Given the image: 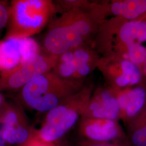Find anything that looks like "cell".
Listing matches in <instances>:
<instances>
[{"label": "cell", "instance_id": "ffe728a7", "mask_svg": "<svg viewBox=\"0 0 146 146\" xmlns=\"http://www.w3.org/2000/svg\"><path fill=\"white\" fill-rule=\"evenodd\" d=\"M9 103L7 102L5 98L0 92V122L5 114Z\"/></svg>", "mask_w": 146, "mask_h": 146}, {"label": "cell", "instance_id": "44dd1931", "mask_svg": "<svg viewBox=\"0 0 146 146\" xmlns=\"http://www.w3.org/2000/svg\"><path fill=\"white\" fill-rule=\"evenodd\" d=\"M141 67L142 75L145 76V77L146 78V58H145L144 62L142 63V64Z\"/></svg>", "mask_w": 146, "mask_h": 146}, {"label": "cell", "instance_id": "e0dca14e", "mask_svg": "<svg viewBox=\"0 0 146 146\" xmlns=\"http://www.w3.org/2000/svg\"><path fill=\"white\" fill-rule=\"evenodd\" d=\"M72 146H131L128 140L114 142H94L80 139Z\"/></svg>", "mask_w": 146, "mask_h": 146}, {"label": "cell", "instance_id": "9c48e42d", "mask_svg": "<svg viewBox=\"0 0 146 146\" xmlns=\"http://www.w3.org/2000/svg\"><path fill=\"white\" fill-rule=\"evenodd\" d=\"M2 137L10 146H23L35 134L36 129L29 125L20 104H9L0 122Z\"/></svg>", "mask_w": 146, "mask_h": 146}, {"label": "cell", "instance_id": "6da1fadb", "mask_svg": "<svg viewBox=\"0 0 146 146\" xmlns=\"http://www.w3.org/2000/svg\"><path fill=\"white\" fill-rule=\"evenodd\" d=\"M62 14L49 23L42 40V50L59 56L87 46L103 22L104 7L81 1L54 2Z\"/></svg>", "mask_w": 146, "mask_h": 146}, {"label": "cell", "instance_id": "8fae6325", "mask_svg": "<svg viewBox=\"0 0 146 146\" xmlns=\"http://www.w3.org/2000/svg\"><path fill=\"white\" fill-rule=\"evenodd\" d=\"M120 110L113 89L97 88L92 94L81 117L117 120Z\"/></svg>", "mask_w": 146, "mask_h": 146}, {"label": "cell", "instance_id": "4fadbf2b", "mask_svg": "<svg viewBox=\"0 0 146 146\" xmlns=\"http://www.w3.org/2000/svg\"><path fill=\"white\" fill-rule=\"evenodd\" d=\"M118 39L122 46L120 54L125 51L126 46L133 43L146 41V20L143 17L136 20L126 21L118 30Z\"/></svg>", "mask_w": 146, "mask_h": 146}, {"label": "cell", "instance_id": "3957f363", "mask_svg": "<svg viewBox=\"0 0 146 146\" xmlns=\"http://www.w3.org/2000/svg\"><path fill=\"white\" fill-rule=\"evenodd\" d=\"M93 92L92 85H84L55 108L48 111L35 136L48 142H58L78 123Z\"/></svg>", "mask_w": 146, "mask_h": 146}, {"label": "cell", "instance_id": "7402d4cb", "mask_svg": "<svg viewBox=\"0 0 146 146\" xmlns=\"http://www.w3.org/2000/svg\"><path fill=\"white\" fill-rule=\"evenodd\" d=\"M0 146H11L5 141V140L2 137L1 130H0Z\"/></svg>", "mask_w": 146, "mask_h": 146}, {"label": "cell", "instance_id": "7a4b0ae2", "mask_svg": "<svg viewBox=\"0 0 146 146\" xmlns=\"http://www.w3.org/2000/svg\"><path fill=\"white\" fill-rule=\"evenodd\" d=\"M84 84L58 76L52 70L34 78L20 89V104L32 110L47 113L75 94Z\"/></svg>", "mask_w": 146, "mask_h": 146}, {"label": "cell", "instance_id": "ba28073f", "mask_svg": "<svg viewBox=\"0 0 146 146\" xmlns=\"http://www.w3.org/2000/svg\"><path fill=\"white\" fill-rule=\"evenodd\" d=\"M98 67L114 89L137 86L143 77L140 67L116 55L100 58Z\"/></svg>", "mask_w": 146, "mask_h": 146}, {"label": "cell", "instance_id": "8992f818", "mask_svg": "<svg viewBox=\"0 0 146 146\" xmlns=\"http://www.w3.org/2000/svg\"><path fill=\"white\" fill-rule=\"evenodd\" d=\"M58 56L42 52L31 61L0 74V92L20 90L37 76L51 71Z\"/></svg>", "mask_w": 146, "mask_h": 146}, {"label": "cell", "instance_id": "5bb4252c", "mask_svg": "<svg viewBox=\"0 0 146 146\" xmlns=\"http://www.w3.org/2000/svg\"><path fill=\"white\" fill-rule=\"evenodd\" d=\"M110 11L126 21L136 20L146 13V0L116 1L110 5Z\"/></svg>", "mask_w": 146, "mask_h": 146}, {"label": "cell", "instance_id": "5b68a950", "mask_svg": "<svg viewBox=\"0 0 146 146\" xmlns=\"http://www.w3.org/2000/svg\"><path fill=\"white\" fill-rule=\"evenodd\" d=\"M99 60L94 50L87 46L80 47L59 55L52 71L64 80L84 84V79L98 67Z\"/></svg>", "mask_w": 146, "mask_h": 146}, {"label": "cell", "instance_id": "ac0fdd59", "mask_svg": "<svg viewBox=\"0 0 146 146\" xmlns=\"http://www.w3.org/2000/svg\"><path fill=\"white\" fill-rule=\"evenodd\" d=\"M9 8L5 2L0 1V30L5 27L9 19Z\"/></svg>", "mask_w": 146, "mask_h": 146}, {"label": "cell", "instance_id": "d6986e66", "mask_svg": "<svg viewBox=\"0 0 146 146\" xmlns=\"http://www.w3.org/2000/svg\"><path fill=\"white\" fill-rule=\"evenodd\" d=\"M23 146H61L58 142H48L43 141L36 137L35 135Z\"/></svg>", "mask_w": 146, "mask_h": 146}, {"label": "cell", "instance_id": "52a82bcc", "mask_svg": "<svg viewBox=\"0 0 146 146\" xmlns=\"http://www.w3.org/2000/svg\"><path fill=\"white\" fill-rule=\"evenodd\" d=\"M42 50L31 37L0 41V74L19 68L39 55Z\"/></svg>", "mask_w": 146, "mask_h": 146}, {"label": "cell", "instance_id": "7c38bea8", "mask_svg": "<svg viewBox=\"0 0 146 146\" xmlns=\"http://www.w3.org/2000/svg\"><path fill=\"white\" fill-rule=\"evenodd\" d=\"M113 90L120 108V119L126 125L146 106V87L137 85L127 88Z\"/></svg>", "mask_w": 146, "mask_h": 146}, {"label": "cell", "instance_id": "30bf717a", "mask_svg": "<svg viewBox=\"0 0 146 146\" xmlns=\"http://www.w3.org/2000/svg\"><path fill=\"white\" fill-rule=\"evenodd\" d=\"M78 133L80 139L94 142L127 140V135L117 120L81 117Z\"/></svg>", "mask_w": 146, "mask_h": 146}, {"label": "cell", "instance_id": "277c9868", "mask_svg": "<svg viewBox=\"0 0 146 146\" xmlns=\"http://www.w3.org/2000/svg\"><path fill=\"white\" fill-rule=\"evenodd\" d=\"M56 11L49 0H13L5 38H29L42 31Z\"/></svg>", "mask_w": 146, "mask_h": 146}, {"label": "cell", "instance_id": "2e32d148", "mask_svg": "<svg viewBox=\"0 0 146 146\" xmlns=\"http://www.w3.org/2000/svg\"><path fill=\"white\" fill-rule=\"evenodd\" d=\"M119 57L140 67L146 58V47L141 43H131L126 46L125 51Z\"/></svg>", "mask_w": 146, "mask_h": 146}, {"label": "cell", "instance_id": "9a60e30c", "mask_svg": "<svg viewBox=\"0 0 146 146\" xmlns=\"http://www.w3.org/2000/svg\"><path fill=\"white\" fill-rule=\"evenodd\" d=\"M126 126V135L130 146H146V104Z\"/></svg>", "mask_w": 146, "mask_h": 146}]
</instances>
